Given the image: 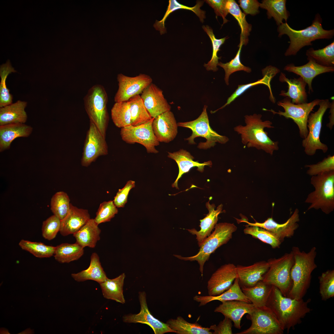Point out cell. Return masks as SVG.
Wrapping results in <instances>:
<instances>
[{
    "label": "cell",
    "mask_w": 334,
    "mask_h": 334,
    "mask_svg": "<svg viewBox=\"0 0 334 334\" xmlns=\"http://www.w3.org/2000/svg\"><path fill=\"white\" fill-rule=\"evenodd\" d=\"M237 277L236 266L233 264L221 266L212 274L208 282V295H218L227 290Z\"/></svg>",
    "instance_id": "ac0fdd59"
},
{
    "label": "cell",
    "mask_w": 334,
    "mask_h": 334,
    "mask_svg": "<svg viewBox=\"0 0 334 334\" xmlns=\"http://www.w3.org/2000/svg\"><path fill=\"white\" fill-rule=\"evenodd\" d=\"M193 298L194 300L199 303V306H204L211 302L215 300L221 302L239 300L251 303L243 293L237 278L235 279L229 289L220 295L215 296L195 295Z\"/></svg>",
    "instance_id": "f546056e"
},
{
    "label": "cell",
    "mask_w": 334,
    "mask_h": 334,
    "mask_svg": "<svg viewBox=\"0 0 334 334\" xmlns=\"http://www.w3.org/2000/svg\"><path fill=\"white\" fill-rule=\"evenodd\" d=\"M61 220L55 215L50 216L43 222L42 233L45 239L51 240L54 239L60 231Z\"/></svg>",
    "instance_id": "f5cc1de1"
},
{
    "label": "cell",
    "mask_w": 334,
    "mask_h": 334,
    "mask_svg": "<svg viewBox=\"0 0 334 334\" xmlns=\"http://www.w3.org/2000/svg\"><path fill=\"white\" fill-rule=\"evenodd\" d=\"M268 262L262 261L248 266H236L237 277L240 285L252 287L263 280L264 275L269 269Z\"/></svg>",
    "instance_id": "44dd1931"
},
{
    "label": "cell",
    "mask_w": 334,
    "mask_h": 334,
    "mask_svg": "<svg viewBox=\"0 0 334 334\" xmlns=\"http://www.w3.org/2000/svg\"><path fill=\"white\" fill-rule=\"evenodd\" d=\"M16 72L12 66L10 61L8 60L6 63L1 65L0 76V107L2 108L12 103L13 96L9 92L6 84V81L8 75L12 72Z\"/></svg>",
    "instance_id": "b9f144b4"
},
{
    "label": "cell",
    "mask_w": 334,
    "mask_h": 334,
    "mask_svg": "<svg viewBox=\"0 0 334 334\" xmlns=\"http://www.w3.org/2000/svg\"><path fill=\"white\" fill-rule=\"evenodd\" d=\"M279 79L282 82H286L288 84V89L287 92L282 90L280 95L290 98L291 102L295 104H300L306 103L307 95L305 87L306 83L300 77L298 78L289 79L285 75L281 72Z\"/></svg>",
    "instance_id": "83f0119b"
},
{
    "label": "cell",
    "mask_w": 334,
    "mask_h": 334,
    "mask_svg": "<svg viewBox=\"0 0 334 334\" xmlns=\"http://www.w3.org/2000/svg\"><path fill=\"white\" fill-rule=\"evenodd\" d=\"M214 228L212 233L200 246L199 250L196 255L188 257L174 255L182 260L197 261L202 276L204 264L208 260L210 255L219 247L226 243L232 238L233 233L237 229L234 224L227 222L216 224Z\"/></svg>",
    "instance_id": "8992f818"
},
{
    "label": "cell",
    "mask_w": 334,
    "mask_h": 334,
    "mask_svg": "<svg viewBox=\"0 0 334 334\" xmlns=\"http://www.w3.org/2000/svg\"><path fill=\"white\" fill-rule=\"evenodd\" d=\"M166 323L177 334H212L209 328L203 327L197 323L188 322L181 316L170 319Z\"/></svg>",
    "instance_id": "d590c367"
},
{
    "label": "cell",
    "mask_w": 334,
    "mask_h": 334,
    "mask_svg": "<svg viewBox=\"0 0 334 334\" xmlns=\"http://www.w3.org/2000/svg\"><path fill=\"white\" fill-rule=\"evenodd\" d=\"M27 102L18 100L0 108V126L25 123L27 116L25 109Z\"/></svg>",
    "instance_id": "f1b7e54d"
},
{
    "label": "cell",
    "mask_w": 334,
    "mask_h": 334,
    "mask_svg": "<svg viewBox=\"0 0 334 334\" xmlns=\"http://www.w3.org/2000/svg\"><path fill=\"white\" fill-rule=\"evenodd\" d=\"M154 118L137 126L131 125L121 128L120 135L122 140L129 144L138 143L144 146L148 153H157L155 147L159 144L153 131Z\"/></svg>",
    "instance_id": "4fadbf2b"
},
{
    "label": "cell",
    "mask_w": 334,
    "mask_h": 334,
    "mask_svg": "<svg viewBox=\"0 0 334 334\" xmlns=\"http://www.w3.org/2000/svg\"><path fill=\"white\" fill-rule=\"evenodd\" d=\"M135 186V182L132 180L127 182L124 187L119 189L113 200L117 208L124 207L127 201L130 191Z\"/></svg>",
    "instance_id": "11a10c76"
},
{
    "label": "cell",
    "mask_w": 334,
    "mask_h": 334,
    "mask_svg": "<svg viewBox=\"0 0 334 334\" xmlns=\"http://www.w3.org/2000/svg\"><path fill=\"white\" fill-rule=\"evenodd\" d=\"M330 115L329 117V122L327 125V126L332 130L334 125V103L333 100L330 104Z\"/></svg>",
    "instance_id": "91938a15"
},
{
    "label": "cell",
    "mask_w": 334,
    "mask_h": 334,
    "mask_svg": "<svg viewBox=\"0 0 334 334\" xmlns=\"http://www.w3.org/2000/svg\"><path fill=\"white\" fill-rule=\"evenodd\" d=\"M262 72L263 75V76L262 79L255 82L246 84L238 85V88L228 98L226 103L221 108L216 110L212 111V113H215L219 110L224 108L226 106L229 104L237 97L242 94L247 89L255 85L260 84L266 85L269 88L270 94H272V92L271 88L270 82L272 79L275 76V75L271 70L269 69H263L262 70Z\"/></svg>",
    "instance_id": "f6af8a7d"
},
{
    "label": "cell",
    "mask_w": 334,
    "mask_h": 334,
    "mask_svg": "<svg viewBox=\"0 0 334 334\" xmlns=\"http://www.w3.org/2000/svg\"><path fill=\"white\" fill-rule=\"evenodd\" d=\"M286 2V0H263L259 7L266 10L268 19L273 17L278 26L283 23V20L287 22L290 16L287 10Z\"/></svg>",
    "instance_id": "e575fe53"
},
{
    "label": "cell",
    "mask_w": 334,
    "mask_h": 334,
    "mask_svg": "<svg viewBox=\"0 0 334 334\" xmlns=\"http://www.w3.org/2000/svg\"><path fill=\"white\" fill-rule=\"evenodd\" d=\"M112 121L117 127L123 128L131 125V117L128 101L116 102L111 110Z\"/></svg>",
    "instance_id": "60d3db41"
},
{
    "label": "cell",
    "mask_w": 334,
    "mask_h": 334,
    "mask_svg": "<svg viewBox=\"0 0 334 334\" xmlns=\"http://www.w3.org/2000/svg\"><path fill=\"white\" fill-rule=\"evenodd\" d=\"M210 200L206 203V207L208 211V213L203 219L200 220V229L199 231L194 228L187 229L190 233L196 236L199 246L211 234L217 224L218 216L221 212L223 208V205L221 204L215 209V205L214 203L210 204Z\"/></svg>",
    "instance_id": "484cf974"
},
{
    "label": "cell",
    "mask_w": 334,
    "mask_h": 334,
    "mask_svg": "<svg viewBox=\"0 0 334 334\" xmlns=\"http://www.w3.org/2000/svg\"><path fill=\"white\" fill-rule=\"evenodd\" d=\"M305 167L308 168L306 173L311 176L334 170V156L329 155L322 161L315 164L306 165Z\"/></svg>",
    "instance_id": "db71d44e"
},
{
    "label": "cell",
    "mask_w": 334,
    "mask_h": 334,
    "mask_svg": "<svg viewBox=\"0 0 334 334\" xmlns=\"http://www.w3.org/2000/svg\"><path fill=\"white\" fill-rule=\"evenodd\" d=\"M71 275L72 278L78 282L91 280L96 281L99 284L107 278L101 265L99 257L95 252L92 253L91 255L90 265L86 269L77 273H72Z\"/></svg>",
    "instance_id": "4dcf8cb0"
},
{
    "label": "cell",
    "mask_w": 334,
    "mask_h": 334,
    "mask_svg": "<svg viewBox=\"0 0 334 334\" xmlns=\"http://www.w3.org/2000/svg\"><path fill=\"white\" fill-rule=\"evenodd\" d=\"M251 321L248 329L237 334H282L285 330L273 312L266 306L255 307L248 314Z\"/></svg>",
    "instance_id": "30bf717a"
},
{
    "label": "cell",
    "mask_w": 334,
    "mask_h": 334,
    "mask_svg": "<svg viewBox=\"0 0 334 334\" xmlns=\"http://www.w3.org/2000/svg\"><path fill=\"white\" fill-rule=\"evenodd\" d=\"M91 219L88 210L79 208L71 203L68 212L61 220L60 234L63 236L73 234Z\"/></svg>",
    "instance_id": "603a6c76"
},
{
    "label": "cell",
    "mask_w": 334,
    "mask_h": 334,
    "mask_svg": "<svg viewBox=\"0 0 334 334\" xmlns=\"http://www.w3.org/2000/svg\"><path fill=\"white\" fill-rule=\"evenodd\" d=\"M244 233L251 235L262 242L270 245L273 248L280 246L281 242L275 236L266 230L257 226H247Z\"/></svg>",
    "instance_id": "7dc6e473"
},
{
    "label": "cell",
    "mask_w": 334,
    "mask_h": 334,
    "mask_svg": "<svg viewBox=\"0 0 334 334\" xmlns=\"http://www.w3.org/2000/svg\"><path fill=\"white\" fill-rule=\"evenodd\" d=\"M70 199L67 193L60 191L55 193L51 199V210L54 215L61 221L67 215L70 209Z\"/></svg>",
    "instance_id": "ee69618b"
},
{
    "label": "cell",
    "mask_w": 334,
    "mask_h": 334,
    "mask_svg": "<svg viewBox=\"0 0 334 334\" xmlns=\"http://www.w3.org/2000/svg\"><path fill=\"white\" fill-rule=\"evenodd\" d=\"M322 19L319 13L316 14L311 24L306 28L296 30L292 28L287 22L283 23L277 27L278 36L284 35L289 37V45L286 50L285 56L296 55L304 46L311 45V42L318 39H330L334 36V29L326 30L322 25Z\"/></svg>",
    "instance_id": "7a4b0ae2"
},
{
    "label": "cell",
    "mask_w": 334,
    "mask_h": 334,
    "mask_svg": "<svg viewBox=\"0 0 334 334\" xmlns=\"http://www.w3.org/2000/svg\"><path fill=\"white\" fill-rule=\"evenodd\" d=\"M128 101L130 105L131 125H139L152 118L146 109L139 95L134 96Z\"/></svg>",
    "instance_id": "f35d334b"
},
{
    "label": "cell",
    "mask_w": 334,
    "mask_h": 334,
    "mask_svg": "<svg viewBox=\"0 0 334 334\" xmlns=\"http://www.w3.org/2000/svg\"><path fill=\"white\" fill-rule=\"evenodd\" d=\"M321 100L317 99L309 103L295 104L291 102L290 98L286 97L277 103L278 105L283 108L284 112L279 110L277 112L272 109L268 110L264 108L263 109L271 112L274 114H278L286 118L292 119L298 127L300 136L304 139L308 133L307 127L308 116L315 107L319 105Z\"/></svg>",
    "instance_id": "7c38bea8"
},
{
    "label": "cell",
    "mask_w": 334,
    "mask_h": 334,
    "mask_svg": "<svg viewBox=\"0 0 334 334\" xmlns=\"http://www.w3.org/2000/svg\"><path fill=\"white\" fill-rule=\"evenodd\" d=\"M240 286L243 293L255 307L266 306L271 291L272 285L261 280L251 287Z\"/></svg>",
    "instance_id": "836d02e7"
},
{
    "label": "cell",
    "mask_w": 334,
    "mask_h": 334,
    "mask_svg": "<svg viewBox=\"0 0 334 334\" xmlns=\"http://www.w3.org/2000/svg\"><path fill=\"white\" fill-rule=\"evenodd\" d=\"M84 248L76 242L63 243L56 247L54 257L60 263H69L81 257L84 254Z\"/></svg>",
    "instance_id": "74e56055"
},
{
    "label": "cell",
    "mask_w": 334,
    "mask_h": 334,
    "mask_svg": "<svg viewBox=\"0 0 334 334\" xmlns=\"http://www.w3.org/2000/svg\"><path fill=\"white\" fill-rule=\"evenodd\" d=\"M178 126L170 110L154 118L152 124L153 132L159 142L168 143L173 140L178 133Z\"/></svg>",
    "instance_id": "ffe728a7"
},
{
    "label": "cell",
    "mask_w": 334,
    "mask_h": 334,
    "mask_svg": "<svg viewBox=\"0 0 334 334\" xmlns=\"http://www.w3.org/2000/svg\"><path fill=\"white\" fill-rule=\"evenodd\" d=\"M310 183L315 190L310 193L305 202L310 204L307 210L320 209L328 214L334 209V170L311 177Z\"/></svg>",
    "instance_id": "5b68a950"
},
{
    "label": "cell",
    "mask_w": 334,
    "mask_h": 334,
    "mask_svg": "<svg viewBox=\"0 0 334 334\" xmlns=\"http://www.w3.org/2000/svg\"><path fill=\"white\" fill-rule=\"evenodd\" d=\"M240 7L246 15H255L259 13L260 3L257 0H239Z\"/></svg>",
    "instance_id": "6f0895ef"
},
{
    "label": "cell",
    "mask_w": 334,
    "mask_h": 334,
    "mask_svg": "<svg viewBox=\"0 0 334 334\" xmlns=\"http://www.w3.org/2000/svg\"><path fill=\"white\" fill-rule=\"evenodd\" d=\"M94 219L91 218L79 230L73 234L76 242L84 248H94L100 239L101 230Z\"/></svg>",
    "instance_id": "1f68e13d"
},
{
    "label": "cell",
    "mask_w": 334,
    "mask_h": 334,
    "mask_svg": "<svg viewBox=\"0 0 334 334\" xmlns=\"http://www.w3.org/2000/svg\"><path fill=\"white\" fill-rule=\"evenodd\" d=\"M204 1H198L196 2V4L193 7H191L185 6L179 3L176 0H169V5L168 7L167 11L165 15L160 22L161 25L164 26V22L166 18L171 12L179 9L189 10L193 12L199 18L200 21L203 23L204 19L206 18L205 11L200 9V7L203 5Z\"/></svg>",
    "instance_id": "f907efd6"
},
{
    "label": "cell",
    "mask_w": 334,
    "mask_h": 334,
    "mask_svg": "<svg viewBox=\"0 0 334 334\" xmlns=\"http://www.w3.org/2000/svg\"><path fill=\"white\" fill-rule=\"evenodd\" d=\"M32 128L23 123L7 124L0 126V151L10 148L12 142L19 137H28Z\"/></svg>",
    "instance_id": "4316f807"
},
{
    "label": "cell",
    "mask_w": 334,
    "mask_h": 334,
    "mask_svg": "<svg viewBox=\"0 0 334 334\" xmlns=\"http://www.w3.org/2000/svg\"><path fill=\"white\" fill-rule=\"evenodd\" d=\"M22 249L39 258H49L54 255L56 247L45 245L41 242L21 240L19 243Z\"/></svg>",
    "instance_id": "7bdbcfd3"
},
{
    "label": "cell",
    "mask_w": 334,
    "mask_h": 334,
    "mask_svg": "<svg viewBox=\"0 0 334 334\" xmlns=\"http://www.w3.org/2000/svg\"><path fill=\"white\" fill-rule=\"evenodd\" d=\"M139 299L140 306V312L137 314H129L123 316V321L127 323H139L149 326L155 334H164L168 332L176 333L166 323L155 318L148 309L145 291L139 293Z\"/></svg>",
    "instance_id": "2e32d148"
},
{
    "label": "cell",
    "mask_w": 334,
    "mask_h": 334,
    "mask_svg": "<svg viewBox=\"0 0 334 334\" xmlns=\"http://www.w3.org/2000/svg\"><path fill=\"white\" fill-rule=\"evenodd\" d=\"M168 157L174 160L178 164L179 168V173L178 177L172 184V186L177 189H179L178 182L179 179L185 173L188 172L192 168L196 167L197 170L203 172L205 166L211 167L212 163L211 161L200 163L198 161L193 160L194 158L190 153L183 149L173 152H168Z\"/></svg>",
    "instance_id": "cb8c5ba5"
},
{
    "label": "cell",
    "mask_w": 334,
    "mask_h": 334,
    "mask_svg": "<svg viewBox=\"0 0 334 334\" xmlns=\"http://www.w3.org/2000/svg\"><path fill=\"white\" fill-rule=\"evenodd\" d=\"M243 45L241 43L238 45L239 48L235 57L230 61L226 63L220 62L217 66L222 67L224 70L225 75V80L226 84L229 85V78L233 73L238 71H243L247 73H250L251 69L244 66L240 60V55Z\"/></svg>",
    "instance_id": "c3c4849f"
},
{
    "label": "cell",
    "mask_w": 334,
    "mask_h": 334,
    "mask_svg": "<svg viewBox=\"0 0 334 334\" xmlns=\"http://www.w3.org/2000/svg\"><path fill=\"white\" fill-rule=\"evenodd\" d=\"M268 262L269 267L262 281L276 286L286 297L292 286L290 272L294 263L292 252L285 253L278 259H271Z\"/></svg>",
    "instance_id": "ba28073f"
},
{
    "label": "cell",
    "mask_w": 334,
    "mask_h": 334,
    "mask_svg": "<svg viewBox=\"0 0 334 334\" xmlns=\"http://www.w3.org/2000/svg\"><path fill=\"white\" fill-rule=\"evenodd\" d=\"M310 299H297L284 296L276 286L272 285L271 291L266 303L276 315L284 330L288 333L290 329L301 323L302 319L310 313L308 306Z\"/></svg>",
    "instance_id": "6da1fadb"
},
{
    "label": "cell",
    "mask_w": 334,
    "mask_h": 334,
    "mask_svg": "<svg viewBox=\"0 0 334 334\" xmlns=\"http://www.w3.org/2000/svg\"><path fill=\"white\" fill-rule=\"evenodd\" d=\"M125 277V274L122 273L113 279L107 278L100 284L104 297L122 304L125 303L123 289Z\"/></svg>",
    "instance_id": "d6a6232c"
},
{
    "label": "cell",
    "mask_w": 334,
    "mask_h": 334,
    "mask_svg": "<svg viewBox=\"0 0 334 334\" xmlns=\"http://www.w3.org/2000/svg\"><path fill=\"white\" fill-rule=\"evenodd\" d=\"M232 321L229 318L225 316L224 319L221 321L217 325H213L209 328L213 330V334H232Z\"/></svg>",
    "instance_id": "680465c9"
},
{
    "label": "cell",
    "mask_w": 334,
    "mask_h": 334,
    "mask_svg": "<svg viewBox=\"0 0 334 334\" xmlns=\"http://www.w3.org/2000/svg\"><path fill=\"white\" fill-rule=\"evenodd\" d=\"M308 60H311L324 66H334V41L325 47L317 50L310 48L306 52Z\"/></svg>",
    "instance_id": "ab89813d"
},
{
    "label": "cell",
    "mask_w": 334,
    "mask_h": 334,
    "mask_svg": "<svg viewBox=\"0 0 334 334\" xmlns=\"http://www.w3.org/2000/svg\"><path fill=\"white\" fill-rule=\"evenodd\" d=\"M226 7L229 13L234 17L237 21L241 29L239 44L246 45L248 42V37L252 29V26L247 22L246 15L243 13L234 0H227Z\"/></svg>",
    "instance_id": "8d00e7d4"
},
{
    "label": "cell",
    "mask_w": 334,
    "mask_h": 334,
    "mask_svg": "<svg viewBox=\"0 0 334 334\" xmlns=\"http://www.w3.org/2000/svg\"><path fill=\"white\" fill-rule=\"evenodd\" d=\"M207 106H204L201 114L196 119L190 122L177 123L178 126L187 128L192 131L191 135L185 139L188 141L189 144H195L196 143L194 139L197 137H201L206 139V142L199 143L198 148L200 149L209 148L215 146L217 142L225 144L229 140L227 137L219 135L210 126L207 112Z\"/></svg>",
    "instance_id": "9c48e42d"
},
{
    "label": "cell",
    "mask_w": 334,
    "mask_h": 334,
    "mask_svg": "<svg viewBox=\"0 0 334 334\" xmlns=\"http://www.w3.org/2000/svg\"><path fill=\"white\" fill-rule=\"evenodd\" d=\"M117 79L118 87L114 97L115 102L128 101L141 93L152 81L150 76L143 74L132 77L120 73L118 75Z\"/></svg>",
    "instance_id": "9a60e30c"
},
{
    "label": "cell",
    "mask_w": 334,
    "mask_h": 334,
    "mask_svg": "<svg viewBox=\"0 0 334 334\" xmlns=\"http://www.w3.org/2000/svg\"><path fill=\"white\" fill-rule=\"evenodd\" d=\"M140 96L146 109L152 118H155L170 110L171 106L165 98L162 91L152 83L143 91Z\"/></svg>",
    "instance_id": "d6986e66"
},
{
    "label": "cell",
    "mask_w": 334,
    "mask_h": 334,
    "mask_svg": "<svg viewBox=\"0 0 334 334\" xmlns=\"http://www.w3.org/2000/svg\"><path fill=\"white\" fill-rule=\"evenodd\" d=\"M214 10L216 16H220L223 19V25L229 21L226 17L229 13L226 7L227 0H206L205 1Z\"/></svg>",
    "instance_id": "9f6ffc18"
},
{
    "label": "cell",
    "mask_w": 334,
    "mask_h": 334,
    "mask_svg": "<svg viewBox=\"0 0 334 334\" xmlns=\"http://www.w3.org/2000/svg\"><path fill=\"white\" fill-rule=\"evenodd\" d=\"M319 293L322 300H327L334 296V270H328L319 276Z\"/></svg>",
    "instance_id": "681fc988"
},
{
    "label": "cell",
    "mask_w": 334,
    "mask_h": 334,
    "mask_svg": "<svg viewBox=\"0 0 334 334\" xmlns=\"http://www.w3.org/2000/svg\"><path fill=\"white\" fill-rule=\"evenodd\" d=\"M118 212V209L113 201H104L100 204L94 219L99 225L102 223L110 221Z\"/></svg>",
    "instance_id": "816d5d0a"
},
{
    "label": "cell",
    "mask_w": 334,
    "mask_h": 334,
    "mask_svg": "<svg viewBox=\"0 0 334 334\" xmlns=\"http://www.w3.org/2000/svg\"><path fill=\"white\" fill-rule=\"evenodd\" d=\"M330 104L328 99L321 100L318 110L308 116L307 122L308 133L302 142L304 152L308 156L314 155L317 150H321L324 153L328 150L327 145L321 142L320 136L323 117L327 109L329 108Z\"/></svg>",
    "instance_id": "8fae6325"
},
{
    "label": "cell",
    "mask_w": 334,
    "mask_h": 334,
    "mask_svg": "<svg viewBox=\"0 0 334 334\" xmlns=\"http://www.w3.org/2000/svg\"><path fill=\"white\" fill-rule=\"evenodd\" d=\"M108 154V148L105 137L95 125L90 121L83 148L81 164L89 166L99 156Z\"/></svg>",
    "instance_id": "5bb4252c"
},
{
    "label": "cell",
    "mask_w": 334,
    "mask_h": 334,
    "mask_svg": "<svg viewBox=\"0 0 334 334\" xmlns=\"http://www.w3.org/2000/svg\"><path fill=\"white\" fill-rule=\"evenodd\" d=\"M291 251L294 258L290 272L292 286L286 297L300 299L306 294L310 285L311 273L317 267L315 262L316 249L313 247L306 253L293 247Z\"/></svg>",
    "instance_id": "277c9868"
},
{
    "label": "cell",
    "mask_w": 334,
    "mask_h": 334,
    "mask_svg": "<svg viewBox=\"0 0 334 334\" xmlns=\"http://www.w3.org/2000/svg\"><path fill=\"white\" fill-rule=\"evenodd\" d=\"M308 61L306 64L300 66H295L293 63L288 64L285 66L284 70L300 76L307 84L310 93V92H313L312 82L314 78L322 73L333 72L334 67L324 66L313 61Z\"/></svg>",
    "instance_id": "d4e9b609"
},
{
    "label": "cell",
    "mask_w": 334,
    "mask_h": 334,
    "mask_svg": "<svg viewBox=\"0 0 334 334\" xmlns=\"http://www.w3.org/2000/svg\"><path fill=\"white\" fill-rule=\"evenodd\" d=\"M255 307L252 303L245 301H228L222 302L214 311L221 313L224 316L229 318L233 322L234 327L240 329L242 317L246 314L250 313Z\"/></svg>",
    "instance_id": "7402d4cb"
},
{
    "label": "cell",
    "mask_w": 334,
    "mask_h": 334,
    "mask_svg": "<svg viewBox=\"0 0 334 334\" xmlns=\"http://www.w3.org/2000/svg\"><path fill=\"white\" fill-rule=\"evenodd\" d=\"M300 220L299 211L296 208L292 214L284 223L279 224L274 221L272 217H269L262 223H250L243 220L241 222L247 224V226H257L268 231L277 238L282 242L286 238L293 236L299 226L298 222Z\"/></svg>",
    "instance_id": "e0dca14e"
},
{
    "label": "cell",
    "mask_w": 334,
    "mask_h": 334,
    "mask_svg": "<svg viewBox=\"0 0 334 334\" xmlns=\"http://www.w3.org/2000/svg\"><path fill=\"white\" fill-rule=\"evenodd\" d=\"M260 114L244 116L246 125H239L234 128L235 131L241 135L242 143L247 147H254L262 150L271 155L279 149L278 142L272 140L264 128H273L269 120L263 121Z\"/></svg>",
    "instance_id": "3957f363"
},
{
    "label": "cell",
    "mask_w": 334,
    "mask_h": 334,
    "mask_svg": "<svg viewBox=\"0 0 334 334\" xmlns=\"http://www.w3.org/2000/svg\"><path fill=\"white\" fill-rule=\"evenodd\" d=\"M84 101L90 121L95 125L105 138L109 118L107 109L108 97L104 88L99 84L92 86L84 97Z\"/></svg>",
    "instance_id": "52a82bcc"
},
{
    "label": "cell",
    "mask_w": 334,
    "mask_h": 334,
    "mask_svg": "<svg viewBox=\"0 0 334 334\" xmlns=\"http://www.w3.org/2000/svg\"><path fill=\"white\" fill-rule=\"evenodd\" d=\"M202 28L211 40L212 47L211 58L207 63L204 64V66L207 71H216L218 69L217 67V64L219 62L218 60L221 59V57H218L217 53L220 50V48L221 45L224 43L227 39V37L219 39H217L215 37L213 30L211 27L208 25H203Z\"/></svg>",
    "instance_id": "bcb514c9"
}]
</instances>
